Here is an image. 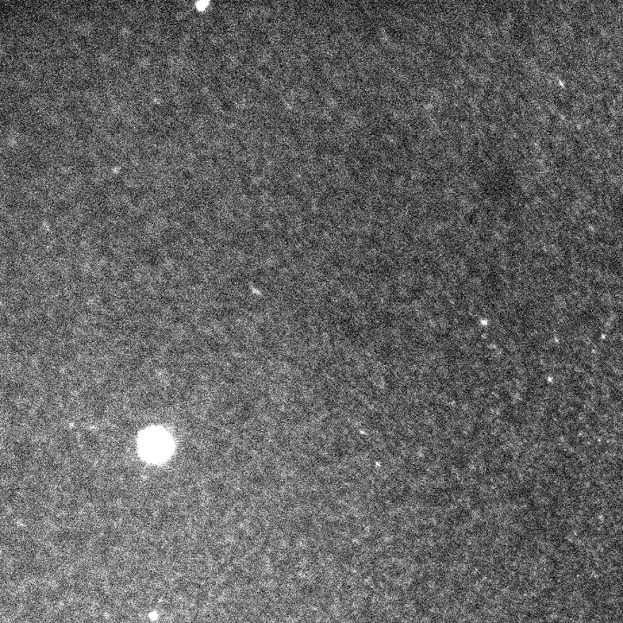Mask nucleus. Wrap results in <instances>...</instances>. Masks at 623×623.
I'll return each instance as SVG.
<instances>
[{
    "mask_svg": "<svg viewBox=\"0 0 623 623\" xmlns=\"http://www.w3.org/2000/svg\"><path fill=\"white\" fill-rule=\"evenodd\" d=\"M141 449L148 458L159 461L167 453V437L160 430H151L145 434L141 440Z\"/></svg>",
    "mask_w": 623,
    "mask_h": 623,
    "instance_id": "obj_1",
    "label": "nucleus"
}]
</instances>
